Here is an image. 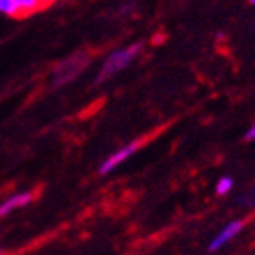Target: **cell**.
I'll return each mask as SVG.
<instances>
[{
    "label": "cell",
    "instance_id": "cell-1",
    "mask_svg": "<svg viewBox=\"0 0 255 255\" xmlns=\"http://www.w3.org/2000/svg\"><path fill=\"white\" fill-rule=\"evenodd\" d=\"M88 64H90V55L86 52H75L68 59H64L55 66V70L52 72V81L55 86L68 84L88 68Z\"/></svg>",
    "mask_w": 255,
    "mask_h": 255
},
{
    "label": "cell",
    "instance_id": "cell-2",
    "mask_svg": "<svg viewBox=\"0 0 255 255\" xmlns=\"http://www.w3.org/2000/svg\"><path fill=\"white\" fill-rule=\"evenodd\" d=\"M141 52V45L136 43V45H130L127 48H122V50H116L109 55L106 59V63L102 64V68H100V73H98L97 81L102 82V81H107L109 77L116 75L118 72L125 70L128 64L134 61L137 54Z\"/></svg>",
    "mask_w": 255,
    "mask_h": 255
},
{
    "label": "cell",
    "instance_id": "cell-3",
    "mask_svg": "<svg viewBox=\"0 0 255 255\" xmlns=\"http://www.w3.org/2000/svg\"><path fill=\"white\" fill-rule=\"evenodd\" d=\"M141 143H143L141 139H136V141H132V143H128V145H125L124 148L116 150V152L113 153L111 157H107L106 161L102 162V166H100V173H102V175H107L109 171L115 170L116 166H120L124 161H127V159L130 157L132 153H134L137 148H139Z\"/></svg>",
    "mask_w": 255,
    "mask_h": 255
},
{
    "label": "cell",
    "instance_id": "cell-4",
    "mask_svg": "<svg viewBox=\"0 0 255 255\" xmlns=\"http://www.w3.org/2000/svg\"><path fill=\"white\" fill-rule=\"evenodd\" d=\"M241 229H243V221H230L229 225H227L225 229H221V232H218L216 238L211 241V245H209V250H211V252L220 250V248L223 247V245H227L230 239H234L236 236L241 232Z\"/></svg>",
    "mask_w": 255,
    "mask_h": 255
},
{
    "label": "cell",
    "instance_id": "cell-5",
    "mask_svg": "<svg viewBox=\"0 0 255 255\" xmlns=\"http://www.w3.org/2000/svg\"><path fill=\"white\" fill-rule=\"evenodd\" d=\"M32 198H34L32 193H18V195L7 198L4 204L0 205V218L7 216L9 213H13V211H16V209H20V207H25L27 204L32 202Z\"/></svg>",
    "mask_w": 255,
    "mask_h": 255
},
{
    "label": "cell",
    "instance_id": "cell-6",
    "mask_svg": "<svg viewBox=\"0 0 255 255\" xmlns=\"http://www.w3.org/2000/svg\"><path fill=\"white\" fill-rule=\"evenodd\" d=\"M0 13L7 14L11 18H21L16 0H0Z\"/></svg>",
    "mask_w": 255,
    "mask_h": 255
},
{
    "label": "cell",
    "instance_id": "cell-7",
    "mask_svg": "<svg viewBox=\"0 0 255 255\" xmlns=\"http://www.w3.org/2000/svg\"><path fill=\"white\" fill-rule=\"evenodd\" d=\"M18 7H20V13L21 16H27V14L34 13L39 9V4L38 0H16Z\"/></svg>",
    "mask_w": 255,
    "mask_h": 255
},
{
    "label": "cell",
    "instance_id": "cell-8",
    "mask_svg": "<svg viewBox=\"0 0 255 255\" xmlns=\"http://www.w3.org/2000/svg\"><path fill=\"white\" fill-rule=\"evenodd\" d=\"M232 186H234V180L230 179V177H221L216 182V193L218 195H227L232 189Z\"/></svg>",
    "mask_w": 255,
    "mask_h": 255
},
{
    "label": "cell",
    "instance_id": "cell-9",
    "mask_svg": "<svg viewBox=\"0 0 255 255\" xmlns=\"http://www.w3.org/2000/svg\"><path fill=\"white\" fill-rule=\"evenodd\" d=\"M247 139H248V141H254V139H255V124L252 125L250 130L247 132Z\"/></svg>",
    "mask_w": 255,
    "mask_h": 255
},
{
    "label": "cell",
    "instance_id": "cell-10",
    "mask_svg": "<svg viewBox=\"0 0 255 255\" xmlns=\"http://www.w3.org/2000/svg\"><path fill=\"white\" fill-rule=\"evenodd\" d=\"M54 0H38V4H39V7H45V5H48V4H52Z\"/></svg>",
    "mask_w": 255,
    "mask_h": 255
},
{
    "label": "cell",
    "instance_id": "cell-11",
    "mask_svg": "<svg viewBox=\"0 0 255 255\" xmlns=\"http://www.w3.org/2000/svg\"><path fill=\"white\" fill-rule=\"evenodd\" d=\"M250 2H252V4H255V0H250Z\"/></svg>",
    "mask_w": 255,
    "mask_h": 255
},
{
    "label": "cell",
    "instance_id": "cell-12",
    "mask_svg": "<svg viewBox=\"0 0 255 255\" xmlns=\"http://www.w3.org/2000/svg\"><path fill=\"white\" fill-rule=\"evenodd\" d=\"M0 252H2V250H0Z\"/></svg>",
    "mask_w": 255,
    "mask_h": 255
}]
</instances>
